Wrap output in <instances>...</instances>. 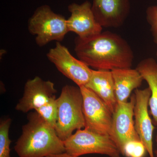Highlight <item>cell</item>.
<instances>
[{"label":"cell","mask_w":157,"mask_h":157,"mask_svg":"<svg viewBox=\"0 0 157 157\" xmlns=\"http://www.w3.org/2000/svg\"><path fill=\"white\" fill-rule=\"evenodd\" d=\"M74 50L79 59L98 70L131 68L134 59L133 51L128 42L109 31L86 39L76 37Z\"/></svg>","instance_id":"1"},{"label":"cell","mask_w":157,"mask_h":157,"mask_svg":"<svg viewBox=\"0 0 157 157\" xmlns=\"http://www.w3.org/2000/svg\"><path fill=\"white\" fill-rule=\"evenodd\" d=\"M27 119L14 146L18 156L46 157L66 152L64 141L58 137L56 129L36 111L30 112Z\"/></svg>","instance_id":"2"},{"label":"cell","mask_w":157,"mask_h":157,"mask_svg":"<svg viewBox=\"0 0 157 157\" xmlns=\"http://www.w3.org/2000/svg\"><path fill=\"white\" fill-rule=\"evenodd\" d=\"M58 118L56 131L64 141L75 130L84 128L83 98L80 87L65 86L57 98Z\"/></svg>","instance_id":"3"},{"label":"cell","mask_w":157,"mask_h":157,"mask_svg":"<svg viewBox=\"0 0 157 157\" xmlns=\"http://www.w3.org/2000/svg\"><path fill=\"white\" fill-rule=\"evenodd\" d=\"M29 32L36 36L39 47L55 41L61 42L68 33L67 19L52 11L48 5L39 6L28 21Z\"/></svg>","instance_id":"4"},{"label":"cell","mask_w":157,"mask_h":157,"mask_svg":"<svg viewBox=\"0 0 157 157\" xmlns=\"http://www.w3.org/2000/svg\"><path fill=\"white\" fill-rule=\"evenodd\" d=\"M64 144L66 152L75 157L88 154L120 157L121 154L109 135L98 134L85 128L76 130Z\"/></svg>","instance_id":"5"},{"label":"cell","mask_w":157,"mask_h":157,"mask_svg":"<svg viewBox=\"0 0 157 157\" xmlns=\"http://www.w3.org/2000/svg\"><path fill=\"white\" fill-rule=\"evenodd\" d=\"M80 88L83 98L84 128L110 137L112 112L107 104L92 91L84 86Z\"/></svg>","instance_id":"6"},{"label":"cell","mask_w":157,"mask_h":157,"mask_svg":"<svg viewBox=\"0 0 157 157\" xmlns=\"http://www.w3.org/2000/svg\"><path fill=\"white\" fill-rule=\"evenodd\" d=\"M47 57L60 73L78 87L85 86L89 81L92 70L79 59L75 58L60 42H56L55 46L47 53Z\"/></svg>","instance_id":"7"},{"label":"cell","mask_w":157,"mask_h":157,"mask_svg":"<svg viewBox=\"0 0 157 157\" xmlns=\"http://www.w3.org/2000/svg\"><path fill=\"white\" fill-rule=\"evenodd\" d=\"M135 103V95L133 94L128 102L117 103L113 113L110 137L117 147L121 154L124 146L128 142L132 140H140L135 126L134 109Z\"/></svg>","instance_id":"8"},{"label":"cell","mask_w":157,"mask_h":157,"mask_svg":"<svg viewBox=\"0 0 157 157\" xmlns=\"http://www.w3.org/2000/svg\"><path fill=\"white\" fill-rule=\"evenodd\" d=\"M134 114L135 126L140 141L146 147L150 157H155L153 137L155 127L149 113V102L151 96L149 88L135 90Z\"/></svg>","instance_id":"9"},{"label":"cell","mask_w":157,"mask_h":157,"mask_svg":"<svg viewBox=\"0 0 157 157\" xmlns=\"http://www.w3.org/2000/svg\"><path fill=\"white\" fill-rule=\"evenodd\" d=\"M57 90L50 80H44L36 76L26 82L22 98L15 109L23 113L36 110L56 98Z\"/></svg>","instance_id":"10"},{"label":"cell","mask_w":157,"mask_h":157,"mask_svg":"<svg viewBox=\"0 0 157 157\" xmlns=\"http://www.w3.org/2000/svg\"><path fill=\"white\" fill-rule=\"evenodd\" d=\"M70 16L67 20L69 32H73L81 39H86L101 33L103 27L96 20L92 4L86 1L81 4L72 3L68 6Z\"/></svg>","instance_id":"11"},{"label":"cell","mask_w":157,"mask_h":157,"mask_svg":"<svg viewBox=\"0 0 157 157\" xmlns=\"http://www.w3.org/2000/svg\"><path fill=\"white\" fill-rule=\"evenodd\" d=\"M92 10L102 27H120L130 11L129 0H93Z\"/></svg>","instance_id":"12"},{"label":"cell","mask_w":157,"mask_h":157,"mask_svg":"<svg viewBox=\"0 0 157 157\" xmlns=\"http://www.w3.org/2000/svg\"><path fill=\"white\" fill-rule=\"evenodd\" d=\"M84 86L94 92L107 104L112 113L114 112L117 102L111 70H92L90 80Z\"/></svg>","instance_id":"13"},{"label":"cell","mask_w":157,"mask_h":157,"mask_svg":"<svg viewBox=\"0 0 157 157\" xmlns=\"http://www.w3.org/2000/svg\"><path fill=\"white\" fill-rule=\"evenodd\" d=\"M117 103L128 101L132 92L137 89L144 80L137 69L122 68L111 70Z\"/></svg>","instance_id":"14"},{"label":"cell","mask_w":157,"mask_h":157,"mask_svg":"<svg viewBox=\"0 0 157 157\" xmlns=\"http://www.w3.org/2000/svg\"><path fill=\"white\" fill-rule=\"evenodd\" d=\"M136 69L147 82L151 91L149 107L154 123L157 125V63L154 59L148 58L140 61Z\"/></svg>","instance_id":"15"},{"label":"cell","mask_w":157,"mask_h":157,"mask_svg":"<svg viewBox=\"0 0 157 157\" xmlns=\"http://www.w3.org/2000/svg\"><path fill=\"white\" fill-rule=\"evenodd\" d=\"M56 97L35 111L51 126L56 129L58 118V107Z\"/></svg>","instance_id":"16"},{"label":"cell","mask_w":157,"mask_h":157,"mask_svg":"<svg viewBox=\"0 0 157 157\" xmlns=\"http://www.w3.org/2000/svg\"><path fill=\"white\" fill-rule=\"evenodd\" d=\"M11 123V119L10 118L2 120L0 122V157H11V140L9 135Z\"/></svg>","instance_id":"17"},{"label":"cell","mask_w":157,"mask_h":157,"mask_svg":"<svg viewBox=\"0 0 157 157\" xmlns=\"http://www.w3.org/2000/svg\"><path fill=\"white\" fill-rule=\"evenodd\" d=\"M146 152V147L140 140H132L124 145L121 155L127 157H144Z\"/></svg>","instance_id":"18"},{"label":"cell","mask_w":157,"mask_h":157,"mask_svg":"<svg viewBox=\"0 0 157 157\" xmlns=\"http://www.w3.org/2000/svg\"><path fill=\"white\" fill-rule=\"evenodd\" d=\"M146 18L151 26L154 41L157 44V6H150L147 8Z\"/></svg>","instance_id":"19"},{"label":"cell","mask_w":157,"mask_h":157,"mask_svg":"<svg viewBox=\"0 0 157 157\" xmlns=\"http://www.w3.org/2000/svg\"><path fill=\"white\" fill-rule=\"evenodd\" d=\"M46 157H75L71 155L67 152L62 153L58 154L52 155Z\"/></svg>","instance_id":"20"},{"label":"cell","mask_w":157,"mask_h":157,"mask_svg":"<svg viewBox=\"0 0 157 157\" xmlns=\"http://www.w3.org/2000/svg\"><path fill=\"white\" fill-rule=\"evenodd\" d=\"M155 142H156V144L157 148H156V149L154 151V155H155V157H157V134L156 135Z\"/></svg>","instance_id":"21"},{"label":"cell","mask_w":157,"mask_h":157,"mask_svg":"<svg viewBox=\"0 0 157 157\" xmlns=\"http://www.w3.org/2000/svg\"><path fill=\"white\" fill-rule=\"evenodd\" d=\"M156 56H157V52H156Z\"/></svg>","instance_id":"22"}]
</instances>
